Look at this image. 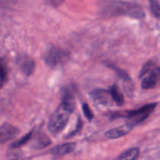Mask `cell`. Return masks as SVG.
<instances>
[{
    "label": "cell",
    "mask_w": 160,
    "mask_h": 160,
    "mask_svg": "<svg viewBox=\"0 0 160 160\" xmlns=\"http://www.w3.org/2000/svg\"><path fill=\"white\" fill-rule=\"evenodd\" d=\"M75 107L76 102L73 89L65 88L62 90L60 104L48 120V129L51 134L56 135L63 131Z\"/></svg>",
    "instance_id": "cell-1"
},
{
    "label": "cell",
    "mask_w": 160,
    "mask_h": 160,
    "mask_svg": "<svg viewBox=\"0 0 160 160\" xmlns=\"http://www.w3.org/2000/svg\"><path fill=\"white\" fill-rule=\"evenodd\" d=\"M102 12L106 17L128 16L133 18L145 17V12L140 5L126 1H110L103 6Z\"/></svg>",
    "instance_id": "cell-2"
},
{
    "label": "cell",
    "mask_w": 160,
    "mask_h": 160,
    "mask_svg": "<svg viewBox=\"0 0 160 160\" xmlns=\"http://www.w3.org/2000/svg\"><path fill=\"white\" fill-rule=\"evenodd\" d=\"M70 57V54L67 49L57 46L50 47L43 55L45 64L50 68H57L65 65Z\"/></svg>",
    "instance_id": "cell-3"
},
{
    "label": "cell",
    "mask_w": 160,
    "mask_h": 160,
    "mask_svg": "<svg viewBox=\"0 0 160 160\" xmlns=\"http://www.w3.org/2000/svg\"><path fill=\"white\" fill-rule=\"evenodd\" d=\"M156 103H151V104L145 105V106H142L137 109H133V110L128 111L123 114L122 117H124L129 120L128 123L132 125L133 127L142 122L145 121L147 118L150 116V114L154 111L156 109Z\"/></svg>",
    "instance_id": "cell-4"
},
{
    "label": "cell",
    "mask_w": 160,
    "mask_h": 160,
    "mask_svg": "<svg viewBox=\"0 0 160 160\" xmlns=\"http://www.w3.org/2000/svg\"><path fill=\"white\" fill-rule=\"evenodd\" d=\"M142 80V88L145 90L154 88L160 82V67H154Z\"/></svg>",
    "instance_id": "cell-5"
},
{
    "label": "cell",
    "mask_w": 160,
    "mask_h": 160,
    "mask_svg": "<svg viewBox=\"0 0 160 160\" xmlns=\"http://www.w3.org/2000/svg\"><path fill=\"white\" fill-rule=\"evenodd\" d=\"M19 133V130L10 123H4L0 127V144L6 143L14 138Z\"/></svg>",
    "instance_id": "cell-6"
},
{
    "label": "cell",
    "mask_w": 160,
    "mask_h": 160,
    "mask_svg": "<svg viewBox=\"0 0 160 160\" xmlns=\"http://www.w3.org/2000/svg\"><path fill=\"white\" fill-rule=\"evenodd\" d=\"M133 128L134 127L132 125L128 123L124 125H121L120 127H117V128L109 130L108 131H106L105 135H106V137L107 138L117 139L128 134L132 130Z\"/></svg>",
    "instance_id": "cell-7"
},
{
    "label": "cell",
    "mask_w": 160,
    "mask_h": 160,
    "mask_svg": "<svg viewBox=\"0 0 160 160\" xmlns=\"http://www.w3.org/2000/svg\"><path fill=\"white\" fill-rule=\"evenodd\" d=\"M19 64L21 71L26 76H31L33 74L35 69V63L34 61L31 56L28 55H23L19 59Z\"/></svg>",
    "instance_id": "cell-8"
},
{
    "label": "cell",
    "mask_w": 160,
    "mask_h": 160,
    "mask_svg": "<svg viewBox=\"0 0 160 160\" xmlns=\"http://www.w3.org/2000/svg\"><path fill=\"white\" fill-rule=\"evenodd\" d=\"M91 95H92V98L97 103L104 105V106L110 104L111 100H112L109 91L104 90V89H95L92 91Z\"/></svg>",
    "instance_id": "cell-9"
},
{
    "label": "cell",
    "mask_w": 160,
    "mask_h": 160,
    "mask_svg": "<svg viewBox=\"0 0 160 160\" xmlns=\"http://www.w3.org/2000/svg\"><path fill=\"white\" fill-rule=\"evenodd\" d=\"M76 148L75 143H65L57 145L51 150V152L56 156H65L73 152Z\"/></svg>",
    "instance_id": "cell-10"
},
{
    "label": "cell",
    "mask_w": 160,
    "mask_h": 160,
    "mask_svg": "<svg viewBox=\"0 0 160 160\" xmlns=\"http://www.w3.org/2000/svg\"><path fill=\"white\" fill-rule=\"evenodd\" d=\"M109 93H110L111 98H112V101L116 102V104L119 106H121L124 103V98H123V95L120 90L119 89L118 86L114 84L112 87L109 88Z\"/></svg>",
    "instance_id": "cell-11"
},
{
    "label": "cell",
    "mask_w": 160,
    "mask_h": 160,
    "mask_svg": "<svg viewBox=\"0 0 160 160\" xmlns=\"http://www.w3.org/2000/svg\"><path fill=\"white\" fill-rule=\"evenodd\" d=\"M139 152L140 151L138 148H130L122 152L114 160H136L138 157Z\"/></svg>",
    "instance_id": "cell-12"
},
{
    "label": "cell",
    "mask_w": 160,
    "mask_h": 160,
    "mask_svg": "<svg viewBox=\"0 0 160 160\" xmlns=\"http://www.w3.org/2000/svg\"><path fill=\"white\" fill-rule=\"evenodd\" d=\"M8 75V70L4 59L0 58V89L4 85Z\"/></svg>",
    "instance_id": "cell-13"
},
{
    "label": "cell",
    "mask_w": 160,
    "mask_h": 160,
    "mask_svg": "<svg viewBox=\"0 0 160 160\" xmlns=\"http://www.w3.org/2000/svg\"><path fill=\"white\" fill-rule=\"evenodd\" d=\"M32 135H33V131H31V132L28 133V134H25L24 136H23L21 138H20L19 140L14 142L11 145V148H19L21 146H23V145H24L25 144H27L30 140H31V138H32Z\"/></svg>",
    "instance_id": "cell-14"
},
{
    "label": "cell",
    "mask_w": 160,
    "mask_h": 160,
    "mask_svg": "<svg viewBox=\"0 0 160 160\" xmlns=\"http://www.w3.org/2000/svg\"><path fill=\"white\" fill-rule=\"evenodd\" d=\"M150 5V9L153 16L157 18L160 17V4L158 0H148Z\"/></svg>",
    "instance_id": "cell-15"
},
{
    "label": "cell",
    "mask_w": 160,
    "mask_h": 160,
    "mask_svg": "<svg viewBox=\"0 0 160 160\" xmlns=\"http://www.w3.org/2000/svg\"><path fill=\"white\" fill-rule=\"evenodd\" d=\"M155 67V63L152 61H148L146 63L144 64L142 67V70H141L140 73H139V78H142L143 76H145L147 73H149Z\"/></svg>",
    "instance_id": "cell-16"
},
{
    "label": "cell",
    "mask_w": 160,
    "mask_h": 160,
    "mask_svg": "<svg viewBox=\"0 0 160 160\" xmlns=\"http://www.w3.org/2000/svg\"><path fill=\"white\" fill-rule=\"evenodd\" d=\"M82 109L83 112H84V116H85L86 118L88 119V120H89V121L92 120L94 117L93 112H92V109H91V108L89 107V106L87 103H84V104L82 105Z\"/></svg>",
    "instance_id": "cell-17"
},
{
    "label": "cell",
    "mask_w": 160,
    "mask_h": 160,
    "mask_svg": "<svg viewBox=\"0 0 160 160\" xmlns=\"http://www.w3.org/2000/svg\"><path fill=\"white\" fill-rule=\"evenodd\" d=\"M12 149H14V151L10 152L8 154L6 160H22L21 152L19 151H16L15 148H12Z\"/></svg>",
    "instance_id": "cell-18"
},
{
    "label": "cell",
    "mask_w": 160,
    "mask_h": 160,
    "mask_svg": "<svg viewBox=\"0 0 160 160\" xmlns=\"http://www.w3.org/2000/svg\"><path fill=\"white\" fill-rule=\"evenodd\" d=\"M46 5L52 8H58L62 5L65 0H44Z\"/></svg>",
    "instance_id": "cell-19"
}]
</instances>
